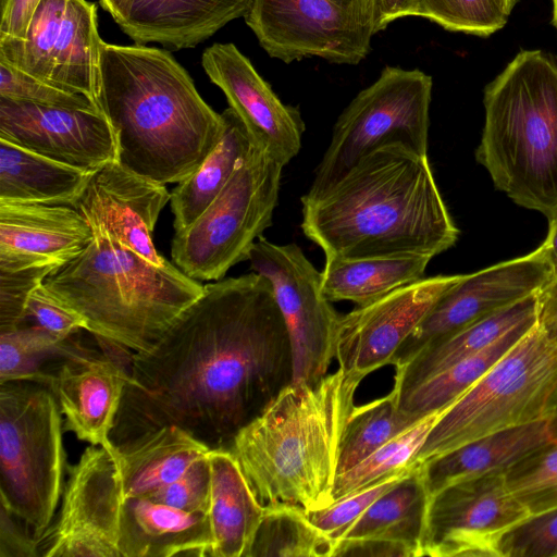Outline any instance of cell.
Instances as JSON below:
<instances>
[{
  "label": "cell",
  "mask_w": 557,
  "mask_h": 557,
  "mask_svg": "<svg viewBox=\"0 0 557 557\" xmlns=\"http://www.w3.org/2000/svg\"><path fill=\"white\" fill-rule=\"evenodd\" d=\"M475 159L516 205L557 215V57L520 51L484 90Z\"/></svg>",
  "instance_id": "cell-6"
},
{
  "label": "cell",
  "mask_w": 557,
  "mask_h": 557,
  "mask_svg": "<svg viewBox=\"0 0 557 557\" xmlns=\"http://www.w3.org/2000/svg\"><path fill=\"white\" fill-rule=\"evenodd\" d=\"M542 246L550 263L554 277H557V215L549 222L548 233Z\"/></svg>",
  "instance_id": "cell-51"
},
{
  "label": "cell",
  "mask_w": 557,
  "mask_h": 557,
  "mask_svg": "<svg viewBox=\"0 0 557 557\" xmlns=\"http://www.w3.org/2000/svg\"><path fill=\"white\" fill-rule=\"evenodd\" d=\"M209 494L210 467L207 455L176 481L143 497L186 511L208 513Z\"/></svg>",
  "instance_id": "cell-44"
},
{
  "label": "cell",
  "mask_w": 557,
  "mask_h": 557,
  "mask_svg": "<svg viewBox=\"0 0 557 557\" xmlns=\"http://www.w3.org/2000/svg\"><path fill=\"white\" fill-rule=\"evenodd\" d=\"M75 209L89 223L92 238L44 285L84 319L92 336L133 354L149 349L201 295L203 285L172 263H150L95 213Z\"/></svg>",
  "instance_id": "cell-5"
},
{
  "label": "cell",
  "mask_w": 557,
  "mask_h": 557,
  "mask_svg": "<svg viewBox=\"0 0 557 557\" xmlns=\"http://www.w3.org/2000/svg\"><path fill=\"white\" fill-rule=\"evenodd\" d=\"M344 7L363 10L370 14L369 0H333ZM371 15V14H370Z\"/></svg>",
  "instance_id": "cell-53"
},
{
  "label": "cell",
  "mask_w": 557,
  "mask_h": 557,
  "mask_svg": "<svg viewBox=\"0 0 557 557\" xmlns=\"http://www.w3.org/2000/svg\"><path fill=\"white\" fill-rule=\"evenodd\" d=\"M252 0H131L115 22L136 44L191 48L245 17Z\"/></svg>",
  "instance_id": "cell-23"
},
{
  "label": "cell",
  "mask_w": 557,
  "mask_h": 557,
  "mask_svg": "<svg viewBox=\"0 0 557 557\" xmlns=\"http://www.w3.org/2000/svg\"><path fill=\"white\" fill-rule=\"evenodd\" d=\"M95 173L53 161L0 138V202L73 207Z\"/></svg>",
  "instance_id": "cell-29"
},
{
  "label": "cell",
  "mask_w": 557,
  "mask_h": 557,
  "mask_svg": "<svg viewBox=\"0 0 557 557\" xmlns=\"http://www.w3.org/2000/svg\"><path fill=\"white\" fill-rule=\"evenodd\" d=\"M115 450L90 445L67 468L60 511L37 539L39 557H121L124 493Z\"/></svg>",
  "instance_id": "cell-14"
},
{
  "label": "cell",
  "mask_w": 557,
  "mask_h": 557,
  "mask_svg": "<svg viewBox=\"0 0 557 557\" xmlns=\"http://www.w3.org/2000/svg\"><path fill=\"white\" fill-rule=\"evenodd\" d=\"M131 0H99L100 7L116 22L124 13Z\"/></svg>",
  "instance_id": "cell-52"
},
{
  "label": "cell",
  "mask_w": 557,
  "mask_h": 557,
  "mask_svg": "<svg viewBox=\"0 0 557 557\" xmlns=\"http://www.w3.org/2000/svg\"><path fill=\"white\" fill-rule=\"evenodd\" d=\"M498 557H557V509L533 515L509 529Z\"/></svg>",
  "instance_id": "cell-42"
},
{
  "label": "cell",
  "mask_w": 557,
  "mask_h": 557,
  "mask_svg": "<svg viewBox=\"0 0 557 557\" xmlns=\"http://www.w3.org/2000/svg\"><path fill=\"white\" fill-rule=\"evenodd\" d=\"M537 323V296L530 295L420 350L396 367L393 388L398 396L456 362L491 346L512 330Z\"/></svg>",
  "instance_id": "cell-27"
},
{
  "label": "cell",
  "mask_w": 557,
  "mask_h": 557,
  "mask_svg": "<svg viewBox=\"0 0 557 557\" xmlns=\"http://www.w3.org/2000/svg\"><path fill=\"white\" fill-rule=\"evenodd\" d=\"M63 420L47 385L35 380L0 383V503L37 540L62 497Z\"/></svg>",
  "instance_id": "cell-8"
},
{
  "label": "cell",
  "mask_w": 557,
  "mask_h": 557,
  "mask_svg": "<svg viewBox=\"0 0 557 557\" xmlns=\"http://www.w3.org/2000/svg\"><path fill=\"white\" fill-rule=\"evenodd\" d=\"M418 422L400 411L394 388L381 398L355 406L342 436L337 474L352 468Z\"/></svg>",
  "instance_id": "cell-36"
},
{
  "label": "cell",
  "mask_w": 557,
  "mask_h": 557,
  "mask_svg": "<svg viewBox=\"0 0 557 557\" xmlns=\"http://www.w3.org/2000/svg\"><path fill=\"white\" fill-rule=\"evenodd\" d=\"M431 95L432 77L424 72L384 67L379 78L361 90L338 116L330 145L304 196L319 195L381 147L398 144L426 154Z\"/></svg>",
  "instance_id": "cell-10"
},
{
  "label": "cell",
  "mask_w": 557,
  "mask_h": 557,
  "mask_svg": "<svg viewBox=\"0 0 557 557\" xmlns=\"http://www.w3.org/2000/svg\"><path fill=\"white\" fill-rule=\"evenodd\" d=\"M115 448L124 498L145 496L176 481L210 451L174 425Z\"/></svg>",
  "instance_id": "cell-28"
},
{
  "label": "cell",
  "mask_w": 557,
  "mask_h": 557,
  "mask_svg": "<svg viewBox=\"0 0 557 557\" xmlns=\"http://www.w3.org/2000/svg\"><path fill=\"white\" fill-rule=\"evenodd\" d=\"M552 3H553V18H552V23L555 26V28L557 29V0H552Z\"/></svg>",
  "instance_id": "cell-55"
},
{
  "label": "cell",
  "mask_w": 557,
  "mask_h": 557,
  "mask_svg": "<svg viewBox=\"0 0 557 557\" xmlns=\"http://www.w3.org/2000/svg\"><path fill=\"white\" fill-rule=\"evenodd\" d=\"M335 543L298 505L265 506L247 557H332Z\"/></svg>",
  "instance_id": "cell-34"
},
{
  "label": "cell",
  "mask_w": 557,
  "mask_h": 557,
  "mask_svg": "<svg viewBox=\"0 0 557 557\" xmlns=\"http://www.w3.org/2000/svg\"><path fill=\"white\" fill-rule=\"evenodd\" d=\"M208 513L191 512L143 496L124 498L120 513L121 557L210 556Z\"/></svg>",
  "instance_id": "cell-24"
},
{
  "label": "cell",
  "mask_w": 557,
  "mask_h": 557,
  "mask_svg": "<svg viewBox=\"0 0 557 557\" xmlns=\"http://www.w3.org/2000/svg\"><path fill=\"white\" fill-rule=\"evenodd\" d=\"M283 168L253 146L209 207L175 232L171 256L176 267L196 281H219L248 260L252 245L272 225Z\"/></svg>",
  "instance_id": "cell-9"
},
{
  "label": "cell",
  "mask_w": 557,
  "mask_h": 557,
  "mask_svg": "<svg viewBox=\"0 0 557 557\" xmlns=\"http://www.w3.org/2000/svg\"><path fill=\"white\" fill-rule=\"evenodd\" d=\"M557 419V346L536 324L440 416L413 463L482 436Z\"/></svg>",
  "instance_id": "cell-7"
},
{
  "label": "cell",
  "mask_w": 557,
  "mask_h": 557,
  "mask_svg": "<svg viewBox=\"0 0 557 557\" xmlns=\"http://www.w3.org/2000/svg\"><path fill=\"white\" fill-rule=\"evenodd\" d=\"M0 557H39L37 540L28 527L1 503Z\"/></svg>",
  "instance_id": "cell-47"
},
{
  "label": "cell",
  "mask_w": 557,
  "mask_h": 557,
  "mask_svg": "<svg viewBox=\"0 0 557 557\" xmlns=\"http://www.w3.org/2000/svg\"><path fill=\"white\" fill-rule=\"evenodd\" d=\"M429 500L418 463L363 512L345 537L381 536L399 541L421 557Z\"/></svg>",
  "instance_id": "cell-32"
},
{
  "label": "cell",
  "mask_w": 557,
  "mask_h": 557,
  "mask_svg": "<svg viewBox=\"0 0 557 557\" xmlns=\"http://www.w3.org/2000/svg\"><path fill=\"white\" fill-rule=\"evenodd\" d=\"M293 381L270 281L256 272L219 280L203 285L156 344L133 354L110 440L122 447L174 425L210 450H230Z\"/></svg>",
  "instance_id": "cell-1"
},
{
  "label": "cell",
  "mask_w": 557,
  "mask_h": 557,
  "mask_svg": "<svg viewBox=\"0 0 557 557\" xmlns=\"http://www.w3.org/2000/svg\"><path fill=\"white\" fill-rule=\"evenodd\" d=\"M221 115L224 127L218 144L201 164L171 193L175 232L197 220L253 148L250 135L236 112L228 107Z\"/></svg>",
  "instance_id": "cell-30"
},
{
  "label": "cell",
  "mask_w": 557,
  "mask_h": 557,
  "mask_svg": "<svg viewBox=\"0 0 557 557\" xmlns=\"http://www.w3.org/2000/svg\"><path fill=\"white\" fill-rule=\"evenodd\" d=\"M201 65L209 79L224 92L256 148L282 165L298 154L305 132L300 112L278 99L235 45L208 47Z\"/></svg>",
  "instance_id": "cell-19"
},
{
  "label": "cell",
  "mask_w": 557,
  "mask_h": 557,
  "mask_svg": "<svg viewBox=\"0 0 557 557\" xmlns=\"http://www.w3.org/2000/svg\"><path fill=\"white\" fill-rule=\"evenodd\" d=\"M52 265H33L0 270V333L23 325L33 290L57 270Z\"/></svg>",
  "instance_id": "cell-43"
},
{
  "label": "cell",
  "mask_w": 557,
  "mask_h": 557,
  "mask_svg": "<svg viewBox=\"0 0 557 557\" xmlns=\"http://www.w3.org/2000/svg\"><path fill=\"white\" fill-rule=\"evenodd\" d=\"M102 42L94 2L41 0L23 39L0 37V59L99 108Z\"/></svg>",
  "instance_id": "cell-11"
},
{
  "label": "cell",
  "mask_w": 557,
  "mask_h": 557,
  "mask_svg": "<svg viewBox=\"0 0 557 557\" xmlns=\"http://www.w3.org/2000/svg\"><path fill=\"white\" fill-rule=\"evenodd\" d=\"M91 238L89 223L72 206L0 202V270L59 269Z\"/></svg>",
  "instance_id": "cell-21"
},
{
  "label": "cell",
  "mask_w": 557,
  "mask_h": 557,
  "mask_svg": "<svg viewBox=\"0 0 557 557\" xmlns=\"http://www.w3.org/2000/svg\"><path fill=\"white\" fill-rule=\"evenodd\" d=\"M41 0H0V37L23 39Z\"/></svg>",
  "instance_id": "cell-48"
},
{
  "label": "cell",
  "mask_w": 557,
  "mask_h": 557,
  "mask_svg": "<svg viewBox=\"0 0 557 557\" xmlns=\"http://www.w3.org/2000/svg\"><path fill=\"white\" fill-rule=\"evenodd\" d=\"M99 108L116 139V162L165 185L189 176L218 144L223 117L164 49L102 42Z\"/></svg>",
  "instance_id": "cell-3"
},
{
  "label": "cell",
  "mask_w": 557,
  "mask_h": 557,
  "mask_svg": "<svg viewBox=\"0 0 557 557\" xmlns=\"http://www.w3.org/2000/svg\"><path fill=\"white\" fill-rule=\"evenodd\" d=\"M0 138L89 172L116 161L114 132L99 110L44 107L0 97Z\"/></svg>",
  "instance_id": "cell-18"
},
{
  "label": "cell",
  "mask_w": 557,
  "mask_h": 557,
  "mask_svg": "<svg viewBox=\"0 0 557 557\" xmlns=\"http://www.w3.org/2000/svg\"><path fill=\"white\" fill-rule=\"evenodd\" d=\"M26 318L35 324L62 337L86 331L84 319L61 304L44 285L36 287L26 306Z\"/></svg>",
  "instance_id": "cell-45"
},
{
  "label": "cell",
  "mask_w": 557,
  "mask_h": 557,
  "mask_svg": "<svg viewBox=\"0 0 557 557\" xmlns=\"http://www.w3.org/2000/svg\"><path fill=\"white\" fill-rule=\"evenodd\" d=\"M537 324V323H536ZM534 325L517 327L485 349L463 358L398 396L400 411L414 421L453 404Z\"/></svg>",
  "instance_id": "cell-33"
},
{
  "label": "cell",
  "mask_w": 557,
  "mask_h": 557,
  "mask_svg": "<svg viewBox=\"0 0 557 557\" xmlns=\"http://www.w3.org/2000/svg\"><path fill=\"white\" fill-rule=\"evenodd\" d=\"M124 359L91 351L50 361L38 382L49 387L64 431L90 445L113 450L110 434L120 409L129 367Z\"/></svg>",
  "instance_id": "cell-20"
},
{
  "label": "cell",
  "mask_w": 557,
  "mask_h": 557,
  "mask_svg": "<svg viewBox=\"0 0 557 557\" xmlns=\"http://www.w3.org/2000/svg\"><path fill=\"white\" fill-rule=\"evenodd\" d=\"M446 408L426 416L352 468L337 474L332 493L333 503L414 465L417 453Z\"/></svg>",
  "instance_id": "cell-37"
},
{
  "label": "cell",
  "mask_w": 557,
  "mask_h": 557,
  "mask_svg": "<svg viewBox=\"0 0 557 557\" xmlns=\"http://www.w3.org/2000/svg\"><path fill=\"white\" fill-rule=\"evenodd\" d=\"M0 97L44 107L101 111L86 96L50 85L1 59Z\"/></svg>",
  "instance_id": "cell-41"
},
{
  "label": "cell",
  "mask_w": 557,
  "mask_h": 557,
  "mask_svg": "<svg viewBox=\"0 0 557 557\" xmlns=\"http://www.w3.org/2000/svg\"><path fill=\"white\" fill-rule=\"evenodd\" d=\"M557 440V419L502 430L420 463L431 498L446 486L490 472H505L534 450Z\"/></svg>",
  "instance_id": "cell-25"
},
{
  "label": "cell",
  "mask_w": 557,
  "mask_h": 557,
  "mask_svg": "<svg viewBox=\"0 0 557 557\" xmlns=\"http://www.w3.org/2000/svg\"><path fill=\"white\" fill-rule=\"evenodd\" d=\"M78 333L62 337L37 324L0 333V383L38 381L50 361L96 350L86 347Z\"/></svg>",
  "instance_id": "cell-35"
},
{
  "label": "cell",
  "mask_w": 557,
  "mask_h": 557,
  "mask_svg": "<svg viewBox=\"0 0 557 557\" xmlns=\"http://www.w3.org/2000/svg\"><path fill=\"white\" fill-rule=\"evenodd\" d=\"M552 278L553 270L542 245L525 256L465 274L404 342L392 366L400 367L424 347L536 294Z\"/></svg>",
  "instance_id": "cell-16"
},
{
  "label": "cell",
  "mask_w": 557,
  "mask_h": 557,
  "mask_svg": "<svg viewBox=\"0 0 557 557\" xmlns=\"http://www.w3.org/2000/svg\"><path fill=\"white\" fill-rule=\"evenodd\" d=\"M463 276L422 277L341 314L335 338L338 368L364 379L371 372L392 364L404 342L440 298Z\"/></svg>",
  "instance_id": "cell-17"
},
{
  "label": "cell",
  "mask_w": 557,
  "mask_h": 557,
  "mask_svg": "<svg viewBox=\"0 0 557 557\" xmlns=\"http://www.w3.org/2000/svg\"><path fill=\"white\" fill-rule=\"evenodd\" d=\"M208 460V517L213 537L211 557H247L265 507L255 495L230 450H210Z\"/></svg>",
  "instance_id": "cell-26"
},
{
  "label": "cell",
  "mask_w": 557,
  "mask_h": 557,
  "mask_svg": "<svg viewBox=\"0 0 557 557\" xmlns=\"http://www.w3.org/2000/svg\"><path fill=\"white\" fill-rule=\"evenodd\" d=\"M413 16L447 30L487 37L506 25L509 13L502 0H417Z\"/></svg>",
  "instance_id": "cell-39"
},
{
  "label": "cell",
  "mask_w": 557,
  "mask_h": 557,
  "mask_svg": "<svg viewBox=\"0 0 557 557\" xmlns=\"http://www.w3.org/2000/svg\"><path fill=\"white\" fill-rule=\"evenodd\" d=\"M505 481L530 516L557 509V440L511 466Z\"/></svg>",
  "instance_id": "cell-38"
},
{
  "label": "cell",
  "mask_w": 557,
  "mask_h": 557,
  "mask_svg": "<svg viewBox=\"0 0 557 557\" xmlns=\"http://www.w3.org/2000/svg\"><path fill=\"white\" fill-rule=\"evenodd\" d=\"M528 517L503 471L453 483L429 500L422 556L498 557L500 537Z\"/></svg>",
  "instance_id": "cell-15"
},
{
  "label": "cell",
  "mask_w": 557,
  "mask_h": 557,
  "mask_svg": "<svg viewBox=\"0 0 557 557\" xmlns=\"http://www.w3.org/2000/svg\"><path fill=\"white\" fill-rule=\"evenodd\" d=\"M416 2L417 0H369L374 34L397 18L413 16Z\"/></svg>",
  "instance_id": "cell-50"
},
{
  "label": "cell",
  "mask_w": 557,
  "mask_h": 557,
  "mask_svg": "<svg viewBox=\"0 0 557 557\" xmlns=\"http://www.w3.org/2000/svg\"><path fill=\"white\" fill-rule=\"evenodd\" d=\"M248 260L267 277L284 318L294 360L293 383L313 385L327 374L335 358L341 314L321 288V272L296 244L277 245L260 237Z\"/></svg>",
  "instance_id": "cell-12"
},
{
  "label": "cell",
  "mask_w": 557,
  "mask_h": 557,
  "mask_svg": "<svg viewBox=\"0 0 557 557\" xmlns=\"http://www.w3.org/2000/svg\"><path fill=\"white\" fill-rule=\"evenodd\" d=\"M537 325L557 346V277L552 278L537 293Z\"/></svg>",
  "instance_id": "cell-49"
},
{
  "label": "cell",
  "mask_w": 557,
  "mask_h": 557,
  "mask_svg": "<svg viewBox=\"0 0 557 557\" xmlns=\"http://www.w3.org/2000/svg\"><path fill=\"white\" fill-rule=\"evenodd\" d=\"M332 557H417L409 545L381 536L344 537L335 543Z\"/></svg>",
  "instance_id": "cell-46"
},
{
  "label": "cell",
  "mask_w": 557,
  "mask_h": 557,
  "mask_svg": "<svg viewBox=\"0 0 557 557\" xmlns=\"http://www.w3.org/2000/svg\"><path fill=\"white\" fill-rule=\"evenodd\" d=\"M418 463L351 493L332 505L307 510L309 519L334 543L344 539L363 512L387 490L406 476Z\"/></svg>",
  "instance_id": "cell-40"
},
{
  "label": "cell",
  "mask_w": 557,
  "mask_h": 557,
  "mask_svg": "<svg viewBox=\"0 0 557 557\" xmlns=\"http://www.w3.org/2000/svg\"><path fill=\"white\" fill-rule=\"evenodd\" d=\"M170 199L165 185L132 173L113 161L92 175L73 207L95 213L125 246L150 263L166 265L171 262L154 248L151 234Z\"/></svg>",
  "instance_id": "cell-22"
},
{
  "label": "cell",
  "mask_w": 557,
  "mask_h": 557,
  "mask_svg": "<svg viewBox=\"0 0 557 557\" xmlns=\"http://www.w3.org/2000/svg\"><path fill=\"white\" fill-rule=\"evenodd\" d=\"M431 258H325L321 288L330 301L371 304L393 290L424 277Z\"/></svg>",
  "instance_id": "cell-31"
},
{
  "label": "cell",
  "mask_w": 557,
  "mask_h": 557,
  "mask_svg": "<svg viewBox=\"0 0 557 557\" xmlns=\"http://www.w3.org/2000/svg\"><path fill=\"white\" fill-rule=\"evenodd\" d=\"M301 230L325 258H434L458 239L428 154L381 147L313 197H301Z\"/></svg>",
  "instance_id": "cell-2"
},
{
  "label": "cell",
  "mask_w": 557,
  "mask_h": 557,
  "mask_svg": "<svg viewBox=\"0 0 557 557\" xmlns=\"http://www.w3.org/2000/svg\"><path fill=\"white\" fill-rule=\"evenodd\" d=\"M362 380L338 368L313 385L292 383L236 435L230 451L264 507L333 503L342 436Z\"/></svg>",
  "instance_id": "cell-4"
},
{
  "label": "cell",
  "mask_w": 557,
  "mask_h": 557,
  "mask_svg": "<svg viewBox=\"0 0 557 557\" xmlns=\"http://www.w3.org/2000/svg\"><path fill=\"white\" fill-rule=\"evenodd\" d=\"M246 24L272 58L357 64L370 51L371 15L333 0H252Z\"/></svg>",
  "instance_id": "cell-13"
},
{
  "label": "cell",
  "mask_w": 557,
  "mask_h": 557,
  "mask_svg": "<svg viewBox=\"0 0 557 557\" xmlns=\"http://www.w3.org/2000/svg\"><path fill=\"white\" fill-rule=\"evenodd\" d=\"M518 0H502L506 11L510 14Z\"/></svg>",
  "instance_id": "cell-54"
}]
</instances>
